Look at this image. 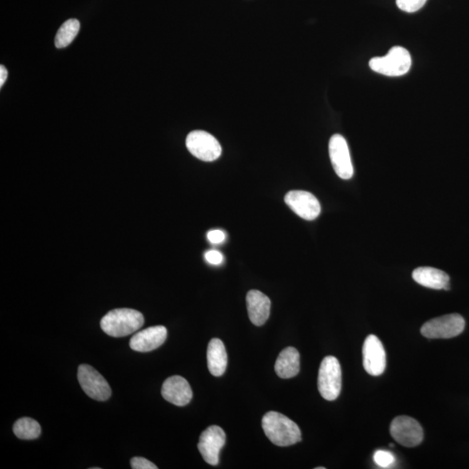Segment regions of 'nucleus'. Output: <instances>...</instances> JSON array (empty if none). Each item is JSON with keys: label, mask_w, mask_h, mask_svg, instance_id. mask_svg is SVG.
<instances>
[{"label": "nucleus", "mask_w": 469, "mask_h": 469, "mask_svg": "<svg viewBox=\"0 0 469 469\" xmlns=\"http://www.w3.org/2000/svg\"><path fill=\"white\" fill-rule=\"evenodd\" d=\"M316 469H325V468L324 467H318V468H316Z\"/></svg>", "instance_id": "obj_27"}, {"label": "nucleus", "mask_w": 469, "mask_h": 469, "mask_svg": "<svg viewBox=\"0 0 469 469\" xmlns=\"http://www.w3.org/2000/svg\"><path fill=\"white\" fill-rule=\"evenodd\" d=\"M7 70L4 66H0V86H3L7 78Z\"/></svg>", "instance_id": "obj_26"}, {"label": "nucleus", "mask_w": 469, "mask_h": 469, "mask_svg": "<svg viewBox=\"0 0 469 469\" xmlns=\"http://www.w3.org/2000/svg\"><path fill=\"white\" fill-rule=\"evenodd\" d=\"M144 324L142 313L131 309H113L100 321L103 331L113 337L129 336L140 329Z\"/></svg>", "instance_id": "obj_2"}, {"label": "nucleus", "mask_w": 469, "mask_h": 469, "mask_svg": "<svg viewBox=\"0 0 469 469\" xmlns=\"http://www.w3.org/2000/svg\"><path fill=\"white\" fill-rule=\"evenodd\" d=\"M79 29H81V23L78 19H71L63 23L56 35L55 46L59 49L68 46L76 38Z\"/></svg>", "instance_id": "obj_19"}, {"label": "nucleus", "mask_w": 469, "mask_h": 469, "mask_svg": "<svg viewBox=\"0 0 469 469\" xmlns=\"http://www.w3.org/2000/svg\"><path fill=\"white\" fill-rule=\"evenodd\" d=\"M464 318L459 314L434 318L423 325L421 335L429 339H448L460 335L464 331Z\"/></svg>", "instance_id": "obj_5"}, {"label": "nucleus", "mask_w": 469, "mask_h": 469, "mask_svg": "<svg viewBox=\"0 0 469 469\" xmlns=\"http://www.w3.org/2000/svg\"><path fill=\"white\" fill-rule=\"evenodd\" d=\"M162 396L169 403L182 407L190 403L193 393L184 377L174 376L169 377L163 384Z\"/></svg>", "instance_id": "obj_14"}, {"label": "nucleus", "mask_w": 469, "mask_h": 469, "mask_svg": "<svg viewBox=\"0 0 469 469\" xmlns=\"http://www.w3.org/2000/svg\"><path fill=\"white\" fill-rule=\"evenodd\" d=\"M412 277L417 284L429 289L448 290L450 288L448 274L438 269L417 268L413 272Z\"/></svg>", "instance_id": "obj_16"}, {"label": "nucleus", "mask_w": 469, "mask_h": 469, "mask_svg": "<svg viewBox=\"0 0 469 469\" xmlns=\"http://www.w3.org/2000/svg\"><path fill=\"white\" fill-rule=\"evenodd\" d=\"M208 368L214 376H222L227 368L228 356L225 346L220 339L210 340L207 351Z\"/></svg>", "instance_id": "obj_18"}, {"label": "nucleus", "mask_w": 469, "mask_h": 469, "mask_svg": "<svg viewBox=\"0 0 469 469\" xmlns=\"http://www.w3.org/2000/svg\"><path fill=\"white\" fill-rule=\"evenodd\" d=\"M411 53L401 46L392 47L384 57L373 58L369 61L373 71L388 77L403 76L411 70Z\"/></svg>", "instance_id": "obj_3"}, {"label": "nucleus", "mask_w": 469, "mask_h": 469, "mask_svg": "<svg viewBox=\"0 0 469 469\" xmlns=\"http://www.w3.org/2000/svg\"><path fill=\"white\" fill-rule=\"evenodd\" d=\"M167 339V329L164 326L143 329L131 337L130 347L138 352H150L165 344Z\"/></svg>", "instance_id": "obj_13"}, {"label": "nucleus", "mask_w": 469, "mask_h": 469, "mask_svg": "<svg viewBox=\"0 0 469 469\" xmlns=\"http://www.w3.org/2000/svg\"><path fill=\"white\" fill-rule=\"evenodd\" d=\"M329 158L334 170L341 180H351L354 168L346 139L341 135H333L329 144Z\"/></svg>", "instance_id": "obj_9"}, {"label": "nucleus", "mask_w": 469, "mask_h": 469, "mask_svg": "<svg viewBox=\"0 0 469 469\" xmlns=\"http://www.w3.org/2000/svg\"><path fill=\"white\" fill-rule=\"evenodd\" d=\"M205 260L212 265H220L224 261V256L217 250L212 249L205 253Z\"/></svg>", "instance_id": "obj_24"}, {"label": "nucleus", "mask_w": 469, "mask_h": 469, "mask_svg": "<svg viewBox=\"0 0 469 469\" xmlns=\"http://www.w3.org/2000/svg\"><path fill=\"white\" fill-rule=\"evenodd\" d=\"M79 384L87 396L96 401H105L111 396V388L105 377L90 365L82 364L78 369Z\"/></svg>", "instance_id": "obj_7"}, {"label": "nucleus", "mask_w": 469, "mask_h": 469, "mask_svg": "<svg viewBox=\"0 0 469 469\" xmlns=\"http://www.w3.org/2000/svg\"><path fill=\"white\" fill-rule=\"evenodd\" d=\"M225 443L226 435L222 428L210 426L202 433L197 448L206 463L217 466L220 463L221 449Z\"/></svg>", "instance_id": "obj_11"}, {"label": "nucleus", "mask_w": 469, "mask_h": 469, "mask_svg": "<svg viewBox=\"0 0 469 469\" xmlns=\"http://www.w3.org/2000/svg\"><path fill=\"white\" fill-rule=\"evenodd\" d=\"M427 0H396L399 9L412 14L419 11L426 4Z\"/></svg>", "instance_id": "obj_22"}, {"label": "nucleus", "mask_w": 469, "mask_h": 469, "mask_svg": "<svg viewBox=\"0 0 469 469\" xmlns=\"http://www.w3.org/2000/svg\"><path fill=\"white\" fill-rule=\"evenodd\" d=\"M130 466L133 469H158L156 465L143 457H134L131 459Z\"/></svg>", "instance_id": "obj_23"}, {"label": "nucleus", "mask_w": 469, "mask_h": 469, "mask_svg": "<svg viewBox=\"0 0 469 469\" xmlns=\"http://www.w3.org/2000/svg\"><path fill=\"white\" fill-rule=\"evenodd\" d=\"M262 427L270 442L277 446H292L302 440L297 424L280 413H267L262 420Z\"/></svg>", "instance_id": "obj_1"}, {"label": "nucleus", "mask_w": 469, "mask_h": 469, "mask_svg": "<svg viewBox=\"0 0 469 469\" xmlns=\"http://www.w3.org/2000/svg\"><path fill=\"white\" fill-rule=\"evenodd\" d=\"M286 205L303 220L312 221L319 217L321 205L311 192L304 190H292L284 197Z\"/></svg>", "instance_id": "obj_10"}, {"label": "nucleus", "mask_w": 469, "mask_h": 469, "mask_svg": "<svg viewBox=\"0 0 469 469\" xmlns=\"http://www.w3.org/2000/svg\"><path fill=\"white\" fill-rule=\"evenodd\" d=\"M364 367L371 376L383 375L386 368V352L383 344L375 335H371L366 339L363 348Z\"/></svg>", "instance_id": "obj_12"}, {"label": "nucleus", "mask_w": 469, "mask_h": 469, "mask_svg": "<svg viewBox=\"0 0 469 469\" xmlns=\"http://www.w3.org/2000/svg\"><path fill=\"white\" fill-rule=\"evenodd\" d=\"M208 240L213 244H220L225 241L226 234L221 230H212L207 233Z\"/></svg>", "instance_id": "obj_25"}, {"label": "nucleus", "mask_w": 469, "mask_h": 469, "mask_svg": "<svg viewBox=\"0 0 469 469\" xmlns=\"http://www.w3.org/2000/svg\"><path fill=\"white\" fill-rule=\"evenodd\" d=\"M189 152L205 162H213L222 154L220 143L212 134L204 130H194L186 138Z\"/></svg>", "instance_id": "obj_6"}, {"label": "nucleus", "mask_w": 469, "mask_h": 469, "mask_svg": "<svg viewBox=\"0 0 469 469\" xmlns=\"http://www.w3.org/2000/svg\"><path fill=\"white\" fill-rule=\"evenodd\" d=\"M373 462L377 466L383 468H391L396 463V457L391 452L377 450L373 454Z\"/></svg>", "instance_id": "obj_21"}, {"label": "nucleus", "mask_w": 469, "mask_h": 469, "mask_svg": "<svg viewBox=\"0 0 469 469\" xmlns=\"http://www.w3.org/2000/svg\"><path fill=\"white\" fill-rule=\"evenodd\" d=\"M249 320L256 326L264 325L267 321L270 314L272 302L269 298L259 290L252 289L246 297Z\"/></svg>", "instance_id": "obj_15"}, {"label": "nucleus", "mask_w": 469, "mask_h": 469, "mask_svg": "<svg viewBox=\"0 0 469 469\" xmlns=\"http://www.w3.org/2000/svg\"><path fill=\"white\" fill-rule=\"evenodd\" d=\"M318 389L323 398L335 401L341 389V369L339 361L329 356L321 361L318 373Z\"/></svg>", "instance_id": "obj_4"}, {"label": "nucleus", "mask_w": 469, "mask_h": 469, "mask_svg": "<svg viewBox=\"0 0 469 469\" xmlns=\"http://www.w3.org/2000/svg\"><path fill=\"white\" fill-rule=\"evenodd\" d=\"M14 432L19 439L34 440L41 436V427L37 421L24 417L16 421Z\"/></svg>", "instance_id": "obj_20"}, {"label": "nucleus", "mask_w": 469, "mask_h": 469, "mask_svg": "<svg viewBox=\"0 0 469 469\" xmlns=\"http://www.w3.org/2000/svg\"><path fill=\"white\" fill-rule=\"evenodd\" d=\"M391 434L397 443L407 448L418 446L423 440V429L418 421L406 416L396 417L391 425Z\"/></svg>", "instance_id": "obj_8"}, {"label": "nucleus", "mask_w": 469, "mask_h": 469, "mask_svg": "<svg viewBox=\"0 0 469 469\" xmlns=\"http://www.w3.org/2000/svg\"><path fill=\"white\" fill-rule=\"evenodd\" d=\"M277 376L283 379L292 378L300 371V355L295 348L288 347L278 356L275 364Z\"/></svg>", "instance_id": "obj_17"}]
</instances>
